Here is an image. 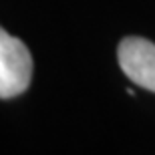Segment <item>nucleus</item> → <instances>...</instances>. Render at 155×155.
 <instances>
[{
	"label": "nucleus",
	"instance_id": "f03ea898",
	"mask_svg": "<svg viewBox=\"0 0 155 155\" xmlns=\"http://www.w3.org/2000/svg\"><path fill=\"white\" fill-rule=\"evenodd\" d=\"M117 63L131 83L155 93V42L143 36H125L117 45Z\"/></svg>",
	"mask_w": 155,
	"mask_h": 155
},
{
	"label": "nucleus",
	"instance_id": "f257e3e1",
	"mask_svg": "<svg viewBox=\"0 0 155 155\" xmlns=\"http://www.w3.org/2000/svg\"><path fill=\"white\" fill-rule=\"evenodd\" d=\"M32 79V57L20 38L0 30V99L22 95Z\"/></svg>",
	"mask_w": 155,
	"mask_h": 155
}]
</instances>
